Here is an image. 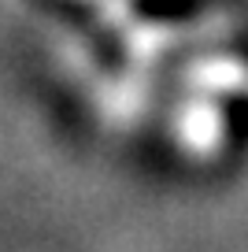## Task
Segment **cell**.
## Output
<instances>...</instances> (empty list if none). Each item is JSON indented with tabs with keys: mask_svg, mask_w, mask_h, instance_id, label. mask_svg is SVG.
I'll use <instances>...</instances> for the list:
<instances>
[{
	"mask_svg": "<svg viewBox=\"0 0 248 252\" xmlns=\"http://www.w3.org/2000/svg\"><path fill=\"white\" fill-rule=\"evenodd\" d=\"M182 145L196 156H211L222 141V115L215 111V104H189L186 115L178 123Z\"/></svg>",
	"mask_w": 248,
	"mask_h": 252,
	"instance_id": "6da1fadb",
	"label": "cell"
},
{
	"mask_svg": "<svg viewBox=\"0 0 248 252\" xmlns=\"http://www.w3.org/2000/svg\"><path fill=\"white\" fill-rule=\"evenodd\" d=\"M193 82L208 86V89H233V93H241V89H248V67L237 60H208L193 71Z\"/></svg>",
	"mask_w": 248,
	"mask_h": 252,
	"instance_id": "7a4b0ae2",
	"label": "cell"
}]
</instances>
